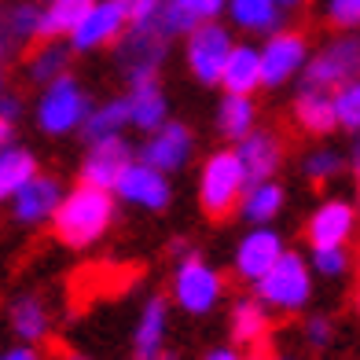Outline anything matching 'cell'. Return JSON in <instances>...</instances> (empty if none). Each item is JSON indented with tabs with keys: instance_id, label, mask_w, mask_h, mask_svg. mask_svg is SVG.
I'll list each match as a JSON object with an SVG mask.
<instances>
[{
	"instance_id": "1f68e13d",
	"label": "cell",
	"mask_w": 360,
	"mask_h": 360,
	"mask_svg": "<svg viewBox=\"0 0 360 360\" xmlns=\"http://www.w3.org/2000/svg\"><path fill=\"white\" fill-rule=\"evenodd\" d=\"M162 34L166 37H173V34H184V30H195L199 26V19H195V15L180 4V0H162V8H158V15L151 19Z\"/></svg>"
},
{
	"instance_id": "7402d4cb",
	"label": "cell",
	"mask_w": 360,
	"mask_h": 360,
	"mask_svg": "<svg viewBox=\"0 0 360 360\" xmlns=\"http://www.w3.org/2000/svg\"><path fill=\"white\" fill-rule=\"evenodd\" d=\"M129 118H133L140 129H158L166 122V100L155 89V81H143L136 85V92L129 96Z\"/></svg>"
},
{
	"instance_id": "f6af8a7d",
	"label": "cell",
	"mask_w": 360,
	"mask_h": 360,
	"mask_svg": "<svg viewBox=\"0 0 360 360\" xmlns=\"http://www.w3.org/2000/svg\"><path fill=\"white\" fill-rule=\"evenodd\" d=\"M280 4H302V0H280Z\"/></svg>"
},
{
	"instance_id": "8992f818",
	"label": "cell",
	"mask_w": 360,
	"mask_h": 360,
	"mask_svg": "<svg viewBox=\"0 0 360 360\" xmlns=\"http://www.w3.org/2000/svg\"><path fill=\"white\" fill-rule=\"evenodd\" d=\"M257 294L272 305H283V309H298L309 298V272H305V261L298 254H283L276 265L257 280Z\"/></svg>"
},
{
	"instance_id": "7a4b0ae2",
	"label": "cell",
	"mask_w": 360,
	"mask_h": 360,
	"mask_svg": "<svg viewBox=\"0 0 360 360\" xmlns=\"http://www.w3.org/2000/svg\"><path fill=\"white\" fill-rule=\"evenodd\" d=\"M247 166L236 151H221L206 162L202 169V214L210 221H228L247 188Z\"/></svg>"
},
{
	"instance_id": "5b68a950",
	"label": "cell",
	"mask_w": 360,
	"mask_h": 360,
	"mask_svg": "<svg viewBox=\"0 0 360 360\" xmlns=\"http://www.w3.org/2000/svg\"><path fill=\"white\" fill-rule=\"evenodd\" d=\"M162 52H166V34L155 22H143V26H133V34L122 41L118 63L133 85H143V81H155L151 74L162 63Z\"/></svg>"
},
{
	"instance_id": "ba28073f",
	"label": "cell",
	"mask_w": 360,
	"mask_h": 360,
	"mask_svg": "<svg viewBox=\"0 0 360 360\" xmlns=\"http://www.w3.org/2000/svg\"><path fill=\"white\" fill-rule=\"evenodd\" d=\"M85 110H89V103H85V96H81V89L70 77H56L52 89H48L44 100H41V125L48 133H67V129H74L85 118Z\"/></svg>"
},
{
	"instance_id": "277c9868",
	"label": "cell",
	"mask_w": 360,
	"mask_h": 360,
	"mask_svg": "<svg viewBox=\"0 0 360 360\" xmlns=\"http://www.w3.org/2000/svg\"><path fill=\"white\" fill-rule=\"evenodd\" d=\"M353 77H360V34L338 37L305 67V85L313 89H338Z\"/></svg>"
},
{
	"instance_id": "ab89813d",
	"label": "cell",
	"mask_w": 360,
	"mask_h": 360,
	"mask_svg": "<svg viewBox=\"0 0 360 360\" xmlns=\"http://www.w3.org/2000/svg\"><path fill=\"white\" fill-rule=\"evenodd\" d=\"M19 41V34H15V26H11V15L0 11V59H4L11 52V44Z\"/></svg>"
},
{
	"instance_id": "7bdbcfd3",
	"label": "cell",
	"mask_w": 360,
	"mask_h": 360,
	"mask_svg": "<svg viewBox=\"0 0 360 360\" xmlns=\"http://www.w3.org/2000/svg\"><path fill=\"white\" fill-rule=\"evenodd\" d=\"M206 360H243V356H236L232 349H217V353H210Z\"/></svg>"
},
{
	"instance_id": "e575fe53",
	"label": "cell",
	"mask_w": 360,
	"mask_h": 360,
	"mask_svg": "<svg viewBox=\"0 0 360 360\" xmlns=\"http://www.w3.org/2000/svg\"><path fill=\"white\" fill-rule=\"evenodd\" d=\"M327 19H331L338 30H356L360 26V0H331Z\"/></svg>"
},
{
	"instance_id": "f35d334b",
	"label": "cell",
	"mask_w": 360,
	"mask_h": 360,
	"mask_svg": "<svg viewBox=\"0 0 360 360\" xmlns=\"http://www.w3.org/2000/svg\"><path fill=\"white\" fill-rule=\"evenodd\" d=\"M180 4H184L195 19H214V15L221 11V4L224 0H180Z\"/></svg>"
},
{
	"instance_id": "2e32d148",
	"label": "cell",
	"mask_w": 360,
	"mask_h": 360,
	"mask_svg": "<svg viewBox=\"0 0 360 360\" xmlns=\"http://www.w3.org/2000/svg\"><path fill=\"white\" fill-rule=\"evenodd\" d=\"M188 151H191V133L184 125H162V133L151 136V143L143 147V162L155 169H180L188 162Z\"/></svg>"
},
{
	"instance_id": "ac0fdd59",
	"label": "cell",
	"mask_w": 360,
	"mask_h": 360,
	"mask_svg": "<svg viewBox=\"0 0 360 360\" xmlns=\"http://www.w3.org/2000/svg\"><path fill=\"white\" fill-rule=\"evenodd\" d=\"M280 257H283L280 239H276L272 232H254V236L243 239L236 269H239V276H247V280H261V276H265Z\"/></svg>"
},
{
	"instance_id": "8d00e7d4",
	"label": "cell",
	"mask_w": 360,
	"mask_h": 360,
	"mask_svg": "<svg viewBox=\"0 0 360 360\" xmlns=\"http://www.w3.org/2000/svg\"><path fill=\"white\" fill-rule=\"evenodd\" d=\"M316 269L323 276H338L342 269H346V250L342 247H320L316 250Z\"/></svg>"
},
{
	"instance_id": "6da1fadb",
	"label": "cell",
	"mask_w": 360,
	"mask_h": 360,
	"mask_svg": "<svg viewBox=\"0 0 360 360\" xmlns=\"http://www.w3.org/2000/svg\"><path fill=\"white\" fill-rule=\"evenodd\" d=\"M110 214H114V206H110L107 188L81 184L56 210V236L67 247H89L92 239H100L107 232Z\"/></svg>"
},
{
	"instance_id": "3957f363",
	"label": "cell",
	"mask_w": 360,
	"mask_h": 360,
	"mask_svg": "<svg viewBox=\"0 0 360 360\" xmlns=\"http://www.w3.org/2000/svg\"><path fill=\"white\" fill-rule=\"evenodd\" d=\"M140 280V265H110V261H96L70 276V305L74 313L89 309L100 298H118Z\"/></svg>"
},
{
	"instance_id": "603a6c76",
	"label": "cell",
	"mask_w": 360,
	"mask_h": 360,
	"mask_svg": "<svg viewBox=\"0 0 360 360\" xmlns=\"http://www.w3.org/2000/svg\"><path fill=\"white\" fill-rule=\"evenodd\" d=\"M37 176V166H34V158H30L26 151H0V199L4 195H15L26 180H34Z\"/></svg>"
},
{
	"instance_id": "f546056e",
	"label": "cell",
	"mask_w": 360,
	"mask_h": 360,
	"mask_svg": "<svg viewBox=\"0 0 360 360\" xmlns=\"http://www.w3.org/2000/svg\"><path fill=\"white\" fill-rule=\"evenodd\" d=\"M125 122H133L129 118V103H107L92 114V118H85V136L96 143V140H107V136H118V129Z\"/></svg>"
},
{
	"instance_id": "4fadbf2b",
	"label": "cell",
	"mask_w": 360,
	"mask_h": 360,
	"mask_svg": "<svg viewBox=\"0 0 360 360\" xmlns=\"http://www.w3.org/2000/svg\"><path fill=\"white\" fill-rule=\"evenodd\" d=\"M118 191H122V199L129 202H140L147 210H162L169 202V184H166V176H162V169L155 166H129L118 180Z\"/></svg>"
},
{
	"instance_id": "44dd1931",
	"label": "cell",
	"mask_w": 360,
	"mask_h": 360,
	"mask_svg": "<svg viewBox=\"0 0 360 360\" xmlns=\"http://www.w3.org/2000/svg\"><path fill=\"white\" fill-rule=\"evenodd\" d=\"M96 4L92 0H52V8H48V15L41 19V30L37 37H59V34H74V30L85 22V15L92 11Z\"/></svg>"
},
{
	"instance_id": "9a60e30c",
	"label": "cell",
	"mask_w": 360,
	"mask_h": 360,
	"mask_svg": "<svg viewBox=\"0 0 360 360\" xmlns=\"http://www.w3.org/2000/svg\"><path fill=\"white\" fill-rule=\"evenodd\" d=\"M294 118H298V125L305 129V133L313 136H327L331 129L338 125V110H335V96L327 89H313L305 85L302 96L294 100Z\"/></svg>"
},
{
	"instance_id": "d590c367",
	"label": "cell",
	"mask_w": 360,
	"mask_h": 360,
	"mask_svg": "<svg viewBox=\"0 0 360 360\" xmlns=\"http://www.w3.org/2000/svg\"><path fill=\"white\" fill-rule=\"evenodd\" d=\"M122 11H125V19L133 22V26H143V22H151L158 8H162V0H118Z\"/></svg>"
},
{
	"instance_id": "f1b7e54d",
	"label": "cell",
	"mask_w": 360,
	"mask_h": 360,
	"mask_svg": "<svg viewBox=\"0 0 360 360\" xmlns=\"http://www.w3.org/2000/svg\"><path fill=\"white\" fill-rule=\"evenodd\" d=\"M280 202H283L280 184H269V180H261V184H254L247 195H243V214H247L250 221H269L276 210H280Z\"/></svg>"
},
{
	"instance_id": "ee69618b",
	"label": "cell",
	"mask_w": 360,
	"mask_h": 360,
	"mask_svg": "<svg viewBox=\"0 0 360 360\" xmlns=\"http://www.w3.org/2000/svg\"><path fill=\"white\" fill-rule=\"evenodd\" d=\"M8 360H37V356H34V353H26V349H19V353H11Z\"/></svg>"
},
{
	"instance_id": "b9f144b4",
	"label": "cell",
	"mask_w": 360,
	"mask_h": 360,
	"mask_svg": "<svg viewBox=\"0 0 360 360\" xmlns=\"http://www.w3.org/2000/svg\"><path fill=\"white\" fill-rule=\"evenodd\" d=\"M8 136H11V122L0 114V151H4V143H8Z\"/></svg>"
},
{
	"instance_id": "52a82bcc",
	"label": "cell",
	"mask_w": 360,
	"mask_h": 360,
	"mask_svg": "<svg viewBox=\"0 0 360 360\" xmlns=\"http://www.w3.org/2000/svg\"><path fill=\"white\" fill-rule=\"evenodd\" d=\"M228 56H232V41H228V34L221 26L214 22H202L191 30V41H188V63L199 81H221L224 74V63Z\"/></svg>"
},
{
	"instance_id": "30bf717a",
	"label": "cell",
	"mask_w": 360,
	"mask_h": 360,
	"mask_svg": "<svg viewBox=\"0 0 360 360\" xmlns=\"http://www.w3.org/2000/svg\"><path fill=\"white\" fill-rule=\"evenodd\" d=\"M305 63V37L302 34H276L269 41V48L261 52V74L265 85H283L290 74H298V67Z\"/></svg>"
},
{
	"instance_id": "d4e9b609",
	"label": "cell",
	"mask_w": 360,
	"mask_h": 360,
	"mask_svg": "<svg viewBox=\"0 0 360 360\" xmlns=\"http://www.w3.org/2000/svg\"><path fill=\"white\" fill-rule=\"evenodd\" d=\"M26 59H30V74L37 81H56L63 74V67H67V48L48 44V37H37Z\"/></svg>"
},
{
	"instance_id": "8fae6325",
	"label": "cell",
	"mask_w": 360,
	"mask_h": 360,
	"mask_svg": "<svg viewBox=\"0 0 360 360\" xmlns=\"http://www.w3.org/2000/svg\"><path fill=\"white\" fill-rule=\"evenodd\" d=\"M221 294V280L214 272H210L199 257H188L184 269H180L176 276V298L184 309H191V313H202V309H210L217 302Z\"/></svg>"
},
{
	"instance_id": "484cf974",
	"label": "cell",
	"mask_w": 360,
	"mask_h": 360,
	"mask_svg": "<svg viewBox=\"0 0 360 360\" xmlns=\"http://www.w3.org/2000/svg\"><path fill=\"white\" fill-rule=\"evenodd\" d=\"M162 323H166V305L158 298L147 305L140 335H136V360H155L158 356V342H162Z\"/></svg>"
},
{
	"instance_id": "cb8c5ba5",
	"label": "cell",
	"mask_w": 360,
	"mask_h": 360,
	"mask_svg": "<svg viewBox=\"0 0 360 360\" xmlns=\"http://www.w3.org/2000/svg\"><path fill=\"white\" fill-rule=\"evenodd\" d=\"M232 15L247 30H272L280 22V0H232Z\"/></svg>"
},
{
	"instance_id": "5bb4252c",
	"label": "cell",
	"mask_w": 360,
	"mask_h": 360,
	"mask_svg": "<svg viewBox=\"0 0 360 360\" xmlns=\"http://www.w3.org/2000/svg\"><path fill=\"white\" fill-rule=\"evenodd\" d=\"M125 11L118 0H107V4H96L89 15H85V22H81L74 30V44L77 48H100V44H110L114 37L122 34V26H125Z\"/></svg>"
},
{
	"instance_id": "e0dca14e",
	"label": "cell",
	"mask_w": 360,
	"mask_h": 360,
	"mask_svg": "<svg viewBox=\"0 0 360 360\" xmlns=\"http://www.w3.org/2000/svg\"><path fill=\"white\" fill-rule=\"evenodd\" d=\"M280 155H283V147H280V136L276 133H247L239 143V158H243V166H247V176L254 180V184H261V180H269L276 173V166H280Z\"/></svg>"
},
{
	"instance_id": "7c38bea8",
	"label": "cell",
	"mask_w": 360,
	"mask_h": 360,
	"mask_svg": "<svg viewBox=\"0 0 360 360\" xmlns=\"http://www.w3.org/2000/svg\"><path fill=\"white\" fill-rule=\"evenodd\" d=\"M353 221H356V214H353V206L349 202H342V199H335V202H323L316 214H313V221H309V243L320 250V247H342V243L349 239V232H353Z\"/></svg>"
},
{
	"instance_id": "d6986e66",
	"label": "cell",
	"mask_w": 360,
	"mask_h": 360,
	"mask_svg": "<svg viewBox=\"0 0 360 360\" xmlns=\"http://www.w3.org/2000/svg\"><path fill=\"white\" fill-rule=\"evenodd\" d=\"M265 74H261V52L254 48H232V56L224 63V74H221V85L228 89V96H250Z\"/></svg>"
},
{
	"instance_id": "7dc6e473",
	"label": "cell",
	"mask_w": 360,
	"mask_h": 360,
	"mask_svg": "<svg viewBox=\"0 0 360 360\" xmlns=\"http://www.w3.org/2000/svg\"><path fill=\"white\" fill-rule=\"evenodd\" d=\"M356 188H360V176H356Z\"/></svg>"
},
{
	"instance_id": "60d3db41",
	"label": "cell",
	"mask_w": 360,
	"mask_h": 360,
	"mask_svg": "<svg viewBox=\"0 0 360 360\" xmlns=\"http://www.w3.org/2000/svg\"><path fill=\"white\" fill-rule=\"evenodd\" d=\"M309 335H313V342H323V338H327V323H323V320H313Z\"/></svg>"
},
{
	"instance_id": "4316f807",
	"label": "cell",
	"mask_w": 360,
	"mask_h": 360,
	"mask_svg": "<svg viewBox=\"0 0 360 360\" xmlns=\"http://www.w3.org/2000/svg\"><path fill=\"white\" fill-rule=\"evenodd\" d=\"M250 125H254V103L247 96H228L221 103V133L232 140H243L250 133Z\"/></svg>"
},
{
	"instance_id": "836d02e7",
	"label": "cell",
	"mask_w": 360,
	"mask_h": 360,
	"mask_svg": "<svg viewBox=\"0 0 360 360\" xmlns=\"http://www.w3.org/2000/svg\"><path fill=\"white\" fill-rule=\"evenodd\" d=\"M338 169H342V158H338L335 151H316L313 158L305 162V173H309V180H313V184H323V180H331Z\"/></svg>"
},
{
	"instance_id": "ffe728a7",
	"label": "cell",
	"mask_w": 360,
	"mask_h": 360,
	"mask_svg": "<svg viewBox=\"0 0 360 360\" xmlns=\"http://www.w3.org/2000/svg\"><path fill=\"white\" fill-rule=\"evenodd\" d=\"M56 210H59V188L48 176H34L15 191V214H19V221H41L48 214H56Z\"/></svg>"
},
{
	"instance_id": "83f0119b",
	"label": "cell",
	"mask_w": 360,
	"mask_h": 360,
	"mask_svg": "<svg viewBox=\"0 0 360 360\" xmlns=\"http://www.w3.org/2000/svg\"><path fill=\"white\" fill-rule=\"evenodd\" d=\"M232 335H236V342H243V346H254V342H261L269 335V316L261 313L254 302H243V305H236Z\"/></svg>"
},
{
	"instance_id": "4dcf8cb0",
	"label": "cell",
	"mask_w": 360,
	"mask_h": 360,
	"mask_svg": "<svg viewBox=\"0 0 360 360\" xmlns=\"http://www.w3.org/2000/svg\"><path fill=\"white\" fill-rule=\"evenodd\" d=\"M335 110H338V125L349 129V133H360V77L338 85L335 92Z\"/></svg>"
},
{
	"instance_id": "74e56055",
	"label": "cell",
	"mask_w": 360,
	"mask_h": 360,
	"mask_svg": "<svg viewBox=\"0 0 360 360\" xmlns=\"http://www.w3.org/2000/svg\"><path fill=\"white\" fill-rule=\"evenodd\" d=\"M11 26H15V34H19V37H30V34H37V30H41V15L30 4H22V8L11 11Z\"/></svg>"
},
{
	"instance_id": "9c48e42d",
	"label": "cell",
	"mask_w": 360,
	"mask_h": 360,
	"mask_svg": "<svg viewBox=\"0 0 360 360\" xmlns=\"http://www.w3.org/2000/svg\"><path fill=\"white\" fill-rule=\"evenodd\" d=\"M133 166L129 162V143L122 136H107L92 143V155L85 158V169H81V184L92 188H118L122 173Z\"/></svg>"
},
{
	"instance_id": "d6a6232c",
	"label": "cell",
	"mask_w": 360,
	"mask_h": 360,
	"mask_svg": "<svg viewBox=\"0 0 360 360\" xmlns=\"http://www.w3.org/2000/svg\"><path fill=\"white\" fill-rule=\"evenodd\" d=\"M15 327H19V335L26 338H41L44 335V313L37 302H22L19 309H15Z\"/></svg>"
},
{
	"instance_id": "bcb514c9",
	"label": "cell",
	"mask_w": 360,
	"mask_h": 360,
	"mask_svg": "<svg viewBox=\"0 0 360 360\" xmlns=\"http://www.w3.org/2000/svg\"><path fill=\"white\" fill-rule=\"evenodd\" d=\"M63 360H81V356H74V353H67V356H63Z\"/></svg>"
}]
</instances>
